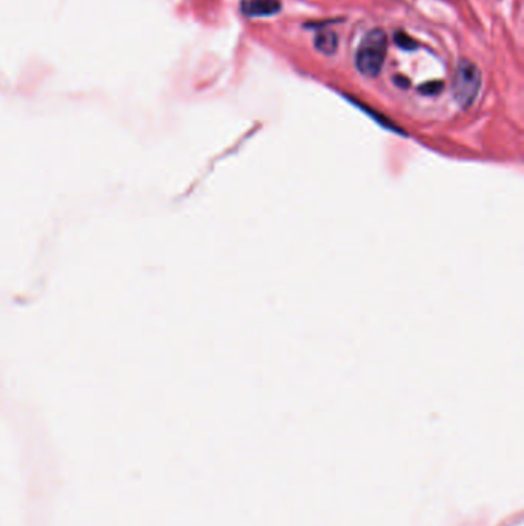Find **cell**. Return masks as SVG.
I'll list each match as a JSON object with an SVG mask.
<instances>
[{
	"label": "cell",
	"mask_w": 524,
	"mask_h": 526,
	"mask_svg": "<svg viewBox=\"0 0 524 526\" xmlns=\"http://www.w3.org/2000/svg\"><path fill=\"white\" fill-rule=\"evenodd\" d=\"M388 56V34L374 28L365 34L356 53L357 70L366 77H377Z\"/></svg>",
	"instance_id": "cell-1"
},
{
	"label": "cell",
	"mask_w": 524,
	"mask_h": 526,
	"mask_svg": "<svg viewBox=\"0 0 524 526\" xmlns=\"http://www.w3.org/2000/svg\"><path fill=\"white\" fill-rule=\"evenodd\" d=\"M479 90H482V72H479L478 66L468 59H461L456 65L452 79V94L455 102L463 109H466L474 105Z\"/></svg>",
	"instance_id": "cell-2"
},
{
	"label": "cell",
	"mask_w": 524,
	"mask_h": 526,
	"mask_svg": "<svg viewBox=\"0 0 524 526\" xmlns=\"http://www.w3.org/2000/svg\"><path fill=\"white\" fill-rule=\"evenodd\" d=\"M282 10L280 0H243L240 11L246 17H271Z\"/></svg>",
	"instance_id": "cell-3"
},
{
	"label": "cell",
	"mask_w": 524,
	"mask_h": 526,
	"mask_svg": "<svg viewBox=\"0 0 524 526\" xmlns=\"http://www.w3.org/2000/svg\"><path fill=\"white\" fill-rule=\"evenodd\" d=\"M314 45H315L317 49L320 51V53L326 54V56H331V54H334L335 51H337L338 37H337L335 33H332V31L320 33L319 36H315Z\"/></svg>",
	"instance_id": "cell-4"
},
{
	"label": "cell",
	"mask_w": 524,
	"mask_h": 526,
	"mask_svg": "<svg viewBox=\"0 0 524 526\" xmlns=\"http://www.w3.org/2000/svg\"><path fill=\"white\" fill-rule=\"evenodd\" d=\"M441 86H443V84H441V82L424 84V86L420 88V90H422V91H423V93H426V94H435V93H438V91L441 90Z\"/></svg>",
	"instance_id": "cell-5"
}]
</instances>
